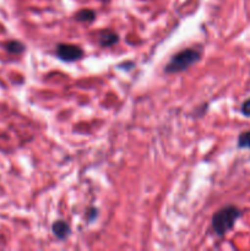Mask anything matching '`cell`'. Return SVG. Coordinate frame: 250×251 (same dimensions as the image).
Masks as SVG:
<instances>
[{"mask_svg":"<svg viewBox=\"0 0 250 251\" xmlns=\"http://www.w3.org/2000/svg\"><path fill=\"white\" fill-rule=\"evenodd\" d=\"M75 17L77 21L91 22L96 19V14H95V11H92V10L83 9V10H80V11L76 14Z\"/></svg>","mask_w":250,"mask_h":251,"instance_id":"obj_7","label":"cell"},{"mask_svg":"<svg viewBox=\"0 0 250 251\" xmlns=\"http://www.w3.org/2000/svg\"><path fill=\"white\" fill-rule=\"evenodd\" d=\"M242 212L235 206L229 205L221 208L213 215L212 217V228L215 233L220 237L225 235L234 227L235 222L240 217Z\"/></svg>","mask_w":250,"mask_h":251,"instance_id":"obj_1","label":"cell"},{"mask_svg":"<svg viewBox=\"0 0 250 251\" xmlns=\"http://www.w3.org/2000/svg\"><path fill=\"white\" fill-rule=\"evenodd\" d=\"M51 230H53L54 235H55L58 239L64 240L70 235V226L65 222V221H56L51 226Z\"/></svg>","mask_w":250,"mask_h":251,"instance_id":"obj_4","label":"cell"},{"mask_svg":"<svg viewBox=\"0 0 250 251\" xmlns=\"http://www.w3.org/2000/svg\"><path fill=\"white\" fill-rule=\"evenodd\" d=\"M200 53H199L198 50H195V49H184V50L179 51L175 55L172 56V59L168 61L164 71H166L167 74L181 73V71L186 70V69L190 68L191 65L198 63V61L200 60Z\"/></svg>","mask_w":250,"mask_h":251,"instance_id":"obj_2","label":"cell"},{"mask_svg":"<svg viewBox=\"0 0 250 251\" xmlns=\"http://www.w3.org/2000/svg\"><path fill=\"white\" fill-rule=\"evenodd\" d=\"M242 113L245 117H250V98H248L247 100H244L242 104Z\"/></svg>","mask_w":250,"mask_h":251,"instance_id":"obj_9","label":"cell"},{"mask_svg":"<svg viewBox=\"0 0 250 251\" xmlns=\"http://www.w3.org/2000/svg\"><path fill=\"white\" fill-rule=\"evenodd\" d=\"M97 208L92 207L90 208V213H88V221H93L96 217H97Z\"/></svg>","mask_w":250,"mask_h":251,"instance_id":"obj_10","label":"cell"},{"mask_svg":"<svg viewBox=\"0 0 250 251\" xmlns=\"http://www.w3.org/2000/svg\"><path fill=\"white\" fill-rule=\"evenodd\" d=\"M5 49L11 54H21L25 51V44L19 41H10L5 44Z\"/></svg>","mask_w":250,"mask_h":251,"instance_id":"obj_6","label":"cell"},{"mask_svg":"<svg viewBox=\"0 0 250 251\" xmlns=\"http://www.w3.org/2000/svg\"><path fill=\"white\" fill-rule=\"evenodd\" d=\"M238 147L239 149H249L250 150V130L242 132L238 137Z\"/></svg>","mask_w":250,"mask_h":251,"instance_id":"obj_8","label":"cell"},{"mask_svg":"<svg viewBox=\"0 0 250 251\" xmlns=\"http://www.w3.org/2000/svg\"><path fill=\"white\" fill-rule=\"evenodd\" d=\"M56 56L60 60L66 61V63H71V61L80 60L83 56L82 48L75 44H65L60 43L56 47Z\"/></svg>","mask_w":250,"mask_h":251,"instance_id":"obj_3","label":"cell"},{"mask_svg":"<svg viewBox=\"0 0 250 251\" xmlns=\"http://www.w3.org/2000/svg\"><path fill=\"white\" fill-rule=\"evenodd\" d=\"M119 42V36H118L115 32L109 31V29H105L100 33V44L102 47H110L113 44L118 43Z\"/></svg>","mask_w":250,"mask_h":251,"instance_id":"obj_5","label":"cell"}]
</instances>
